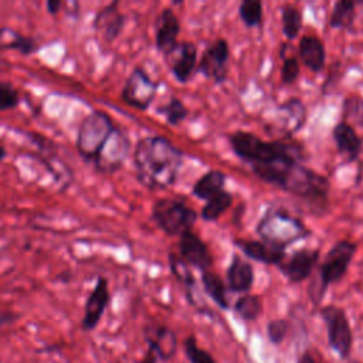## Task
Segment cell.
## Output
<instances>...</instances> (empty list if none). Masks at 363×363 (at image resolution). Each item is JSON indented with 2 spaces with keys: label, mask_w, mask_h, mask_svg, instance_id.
Here are the masks:
<instances>
[{
  "label": "cell",
  "mask_w": 363,
  "mask_h": 363,
  "mask_svg": "<svg viewBox=\"0 0 363 363\" xmlns=\"http://www.w3.org/2000/svg\"><path fill=\"white\" fill-rule=\"evenodd\" d=\"M133 163L138 180L150 190H160L176 182L183 153L164 136H146L136 143Z\"/></svg>",
  "instance_id": "6da1fadb"
},
{
  "label": "cell",
  "mask_w": 363,
  "mask_h": 363,
  "mask_svg": "<svg viewBox=\"0 0 363 363\" xmlns=\"http://www.w3.org/2000/svg\"><path fill=\"white\" fill-rule=\"evenodd\" d=\"M252 172L268 184H274L316 206L323 207L326 204L328 179L301 163L252 164Z\"/></svg>",
  "instance_id": "7a4b0ae2"
},
{
  "label": "cell",
  "mask_w": 363,
  "mask_h": 363,
  "mask_svg": "<svg viewBox=\"0 0 363 363\" xmlns=\"http://www.w3.org/2000/svg\"><path fill=\"white\" fill-rule=\"evenodd\" d=\"M233 152L242 160L252 164L268 163H301L303 160V147L291 139L264 140L245 130H237L228 135Z\"/></svg>",
  "instance_id": "3957f363"
},
{
  "label": "cell",
  "mask_w": 363,
  "mask_h": 363,
  "mask_svg": "<svg viewBox=\"0 0 363 363\" xmlns=\"http://www.w3.org/2000/svg\"><path fill=\"white\" fill-rule=\"evenodd\" d=\"M257 233L262 241L282 250L311 234L301 218L291 216L282 207H269L259 220Z\"/></svg>",
  "instance_id": "277c9868"
},
{
  "label": "cell",
  "mask_w": 363,
  "mask_h": 363,
  "mask_svg": "<svg viewBox=\"0 0 363 363\" xmlns=\"http://www.w3.org/2000/svg\"><path fill=\"white\" fill-rule=\"evenodd\" d=\"M152 218L164 234L182 235L191 231L197 213L179 199L162 197L152 207Z\"/></svg>",
  "instance_id": "5b68a950"
},
{
  "label": "cell",
  "mask_w": 363,
  "mask_h": 363,
  "mask_svg": "<svg viewBox=\"0 0 363 363\" xmlns=\"http://www.w3.org/2000/svg\"><path fill=\"white\" fill-rule=\"evenodd\" d=\"M115 129L111 116L104 111L86 115L78 129L77 150L88 162H94L108 136Z\"/></svg>",
  "instance_id": "8992f818"
},
{
  "label": "cell",
  "mask_w": 363,
  "mask_h": 363,
  "mask_svg": "<svg viewBox=\"0 0 363 363\" xmlns=\"http://www.w3.org/2000/svg\"><path fill=\"white\" fill-rule=\"evenodd\" d=\"M357 245L349 240H340L337 241L325 255L323 262L320 265V286L318 291V296H316V302L325 295L326 288L333 284L337 282L339 279H342L345 277V274L347 272L349 264L353 258V255L356 254Z\"/></svg>",
  "instance_id": "52a82bcc"
},
{
  "label": "cell",
  "mask_w": 363,
  "mask_h": 363,
  "mask_svg": "<svg viewBox=\"0 0 363 363\" xmlns=\"http://www.w3.org/2000/svg\"><path fill=\"white\" fill-rule=\"evenodd\" d=\"M326 323L329 345L342 359H347L352 349V329L345 311L335 305L323 306L320 311Z\"/></svg>",
  "instance_id": "ba28073f"
},
{
  "label": "cell",
  "mask_w": 363,
  "mask_h": 363,
  "mask_svg": "<svg viewBox=\"0 0 363 363\" xmlns=\"http://www.w3.org/2000/svg\"><path fill=\"white\" fill-rule=\"evenodd\" d=\"M156 91L157 84L147 75L143 68L136 67L129 74L121 96L126 105L145 111L153 102Z\"/></svg>",
  "instance_id": "9c48e42d"
},
{
  "label": "cell",
  "mask_w": 363,
  "mask_h": 363,
  "mask_svg": "<svg viewBox=\"0 0 363 363\" xmlns=\"http://www.w3.org/2000/svg\"><path fill=\"white\" fill-rule=\"evenodd\" d=\"M130 149V140L125 132L115 126L112 133L105 140L95 160V169L102 173H113L122 167Z\"/></svg>",
  "instance_id": "30bf717a"
},
{
  "label": "cell",
  "mask_w": 363,
  "mask_h": 363,
  "mask_svg": "<svg viewBox=\"0 0 363 363\" xmlns=\"http://www.w3.org/2000/svg\"><path fill=\"white\" fill-rule=\"evenodd\" d=\"M228 55V43L224 38H217L206 47L196 69L206 78L213 79L216 84H221L227 78Z\"/></svg>",
  "instance_id": "8fae6325"
},
{
  "label": "cell",
  "mask_w": 363,
  "mask_h": 363,
  "mask_svg": "<svg viewBox=\"0 0 363 363\" xmlns=\"http://www.w3.org/2000/svg\"><path fill=\"white\" fill-rule=\"evenodd\" d=\"M318 259L319 251L302 248L292 252L289 257H285L278 267L289 282L298 284L305 281L312 274Z\"/></svg>",
  "instance_id": "7c38bea8"
},
{
  "label": "cell",
  "mask_w": 363,
  "mask_h": 363,
  "mask_svg": "<svg viewBox=\"0 0 363 363\" xmlns=\"http://www.w3.org/2000/svg\"><path fill=\"white\" fill-rule=\"evenodd\" d=\"M108 303H109L108 281L105 277H98L96 284H95L94 289L91 291V294L88 295V299L85 303L84 318H82V323H81L84 330L89 332L98 326Z\"/></svg>",
  "instance_id": "4fadbf2b"
},
{
  "label": "cell",
  "mask_w": 363,
  "mask_h": 363,
  "mask_svg": "<svg viewBox=\"0 0 363 363\" xmlns=\"http://www.w3.org/2000/svg\"><path fill=\"white\" fill-rule=\"evenodd\" d=\"M170 65L174 78L184 84L190 79L197 68V48L193 43H182L164 57Z\"/></svg>",
  "instance_id": "5bb4252c"
},
{
  "label": "cell",
  "mask_w": 363,
  "mask_h": 363,
  "mask_svg": "<svg viewBox=\"0 0 363 363\" xmlns=\"http://www.w3.org/2000/svg\"><path fill=\"white\" fill-rule=\"evenodd\" d=\"M179 250L186 264H190L201 271H207L213 264V257L208 247L193 231H187L180 235Z\"/></svg>",
  "instance_id": "9a60e30c"
},
{
  "label": "cell",
  "mask_w": 363,
  "mask_h": 363,
  "mask_svg": "<svg viewBox=\"0 0 363 363\" xmlns=\"http://www.w3.org/2000/svg\"><path fill=\"white\" fill-rule=\"evenodd\" d=\"M125 26V16L119 11L118 3L101 9L94 20V30L104 44L113 43Z\"/></svg>",
  "instance_id": "2e32d148"
},
{
  "label": "cell",
  "mask_w": 363,
  "mask_h": 363,
  "mask_svg": "<svg viewBox=\"0 0 363 363\" xmlns=\"http://www.w3.org/2000/svg\"><path fill=\"white\" fill-rule=\"evenodd\" d=\"M180 33V23L176 14L170 9H163L156 20L155 41L156 48L166 57L177 45V37Z\"/></svg>",
  "instance_id": "e0dca14e"
},
{
  "label": "cell",
  "mask_w": 363,
  "mask_h": 363,
  "mask_svg": "<svg viewBox=\"0 0 363 363\" xmlns=\"http://www.w3.org/2000/svg\"><path fill=\"white\" fill-rule=\"evenodd\" d=\"M234 244L244 252L245 257L268 265H279L286 257L285 250L274 247L262 240L258 241V240L237 238L234 240Z\"/></svg>",
  "instance_id": "ac0fdd59"
},
{
  "label": "cell",
  "mask_w": 363,
  "mask_h": 363,
  "mask_svg": "<svg viewBox=\"0 0 363 363\" xmlns=\"http://www.w3.org/2000/svg\"><path fill=\"white\" fill-rule=\"evenodd\" d=\"M332 135L337 152L343 156V159L347 163L354 162L362 152V138L357 135L356 129L347 122L342 121L333 128Z\"/></svg>",
  "instance_id": "d6986e66"
},
{
  "label": "cell",
  "mask_w": 363,
  "mask_h": 363,
  "mask_svg": "<svg viewBox=\"0 0 363 363\" xmlns=\"http://www.w3.org/2000/svg\"><path fill=\"white\" fill-rule=\"evenodd\" d=\"M299 60L313 72H320L325 67V45L316 35H303L298 44Z\"/></svg>",
  "instance_id": "ffe728a7"
},
{
  "label": "cell",
  "mask_w": 363,
  "mask_h": 363,
  "mask_svg": "<svg viewBox=\"0 0 363 363\" xmlns=\"http://www.w3.org/2000/svg\"><path fill=\"white\" fill-rule=\"evenodd\" d=\"M228 288L234 292H248L254 284V269L251 262L234 255L227 269Z\"/></svg>",
  "instance_id": "44dd1931"
},
{
  "label": "cell",
  "mask_w": 363,
  "mask_h": 363,
  "mask_svg": "<svg viewBox=\"0 0 363 363\" xmlns=\"http://www.w3.org/2000/svg\"><path fill=\"white\" fill-rule=\"evenodd\" d=\"M146 340L149 347H152L157 357L162 360H169L173 357L177 346L176 335L164 326H152L146 332Z\"/></svg>",
  "instance_id": "7402d4cb"
},
{
  "label": "cell",
  "mask_w": 363,
  "mask_h": 363,
  "mask_svg": "<svg viewBox=\"0 0 363 363\" xmlns=\"http://www.w3.org/2000/svg\"><path fill=\"white\" fill-rule=\"evenodd\" d=\"M282 118V129L286 135L299 130L306 119V108L298 98H291L278 106Z\"/></svg>",
  "instance_id": "603a6c76"
},
{
  "label": "cell",
  "mask_w": 363,
  "mask_h": 363,
  "mask_svg": "<svg viewBox=\"0 0 363 363\" xmlns=\"http://www.w3.org/2000/svg\"><path fill=\"white\" fill-rule=\"evenodd\" d=\"M14 50L23 55H30L38 50L34 38L20 34L10 27H0V51Z\"/></svg>",
  "instance_id": "cb8c5ba5"
},
{
  "label": "cell",
  "mask_w": 363,
  "mask_h": 363,
  "mask_svg": "<svg viewBox=\"0 0 363 363\" xmlns=\"http://www.w3.org/2000/svg\"><path fill=\"white\" fill-rule=\"evenodd\" d=\"M225 184V174L220 170H210L204 173L193 186V196L201 200H208L214 194L223 190Z\"/></svg>",
  "instance_id": "d4e9b609"
},
{
  "label": "cell",
  "mask_w": 363,
  "mask_h": 363,
  "mask_svg": "<svg viewBox=\"0 0 363 363\" xmlns=\"http://www.w3.org/2000/svg\"><path fill=\"white\" fill-rule=\"evenodd\" d=\"M231 204H233L231 193L221 190L207 200V203L201 208L200 216L206 221H216L231 207Z\"/></svg>",
  "instance_id": "484cf974"
},
{
  "label": "cell",
  "mask_w": 363,
  "mask_h": 363,
  "mask_svg": "<svg viewBox=\"0 0 363 363\" xmlns=\"http://www.w3.org/2000/svg\"><path fill=\"white\" fill-rule=\"evenodd\" d=\"M201 282L206 294L223 309H228V299L225 294V285L223 279L213 271H203Z\"/></svg>",
  "instance_id": "4316f807"
},
{
  "label": "cell",
  "mask_w": 363,
  "mask_h": 363,
  "mask_svg": "<svg viewBox=\"0 0 363 363\" xmlns=\"http://www.w3.org/2000/svg\"><path fill=\"white\" fill-rule=\"evenodd\" d=\"M356 3L353 1H346L340 0L335 3L333 11L330 14V27L332 28H339V30H346L353 26L354 17H356Z\"/></svg>",
  "instance_id": "83f0119b"
},
{
  "label": "cell",
  "mask_w": 363,
  "mask_h": 363,
  "mask_svg": "<svg viewBox=\"0 0 363 363\" xmlns=\"http://www.w3.org/2000/svg\"><path fill=\"white\" fill-rule=\"evenodd\" d=\"M282 14V31L288 40L298 37L302 27V11L295 6L285 4L281 9Z\"/></svg>",
  "instance_id": "f1b7e54d"
},
{
  "label": "cell",
  "mask_w": 363,
  "mask_h": 363,
  "mask_svg": "<svg viewBox=\"0 0 363 363\" xmlns=\"http://www.w3.org/2000/svg\"><path fill=\"white\" fill-rule=\"evenodd\" d=\"M234 311L241 319L251 322L259 316V313L262 311V303H261L259 296L247 294L237 299V302L234 303Z\"/></svg>",
  "instance_id": "f546056e"
},
{
  "label": "cell",
  "mask_w": 363,
  "mask_h": 363,
  "mask_svg": "<svg viewBox=\"0 0 363 363\" xmlns=\"http://www.w3.org/2000/svg\"><path fill=\"white\" fill-rule=\"evenodd\" d=\"M169 259H170V268H172L173 275L186 286L187 298H189V301H190V303H191V299H193V288H194V284H196L191 271L189 269L187 264H186L182 258L176 257L174 254H170V255H169Z\"/></svg>",
  "instance_id": "4dcf8cb0"
},
{
  "label": "cell",
  "mask_w": 363,
  "mask_h": 363,
  "mask_svg": "<svg viewBox=\"0 0 363 363\" xmlns=\"http://www.w3.org/2000/svg\"><path fill=\"white\" fill-rule=\"evenodd\" d=\"M157 112L162 113V115L164 116L166 122H167L169 125H172V126L179 125L180 122H183V121L189 116V109H187V108L184 106V104H183L179 98H176V96L170 98V101H169L166 105L157 108Z\"/></svg>",
  "instance_id": "1f68e13d"
},
{
  "label": "cell",
  "mask_w": 363,
  "mask_h": 363,
  "mask_svg": "<svg viewBox=\"0 0 363 363\" xmlns=\"http://www.w3.org/2000/svg\"><path fill=\"white\" fill-rule=\"evenodd\" d=\"M238 14L247 27H259L262 23V3L258 0H244L240 4Z\"/></svg>",
  "instance_id": "d6a6232c"
},
{
  "label": "cell",
  "mask_w": 363,
  "mask_h": 363,
  "mask_svg": "<svg viewBox=\"0 0 363 363\" xmlns=\"http://www.w3.org/2000/svg\"><path fill=\"white\" fill-rule=\"evenodd\" d=\"M345 122L357 126H363V98L359 95H350L343 102Z\"/></svg>",
  "instance_id": "836d02e7"
},
{
  "label": "cell",
  "mask_w": 363,
  "mask_h": 363,
  "mask_svg": "<svg viewBox=\"0 0 363 363\" xmlns=\"http://www.w3.org/2000/svg\"><path fill=\"white\" fill-rule=\"evenodd\" d=\"M184 352L190 363H216V360L208 352L199 347L194 336H189L184 340Z\"/></svg>",
  "instance_id": "e575fe53"
},
{
  "label": "cell",
  "mask_w": 363,
  "mask_h": 363,
  "mask_svg": "<svg viewBox=\"0 0 363 363\" xmlns=\"http://www.w3.org/2000/svg\"><path fill=\"white\" fill-rule=\"evenodd\" d=\"M20 102L18 91L7 81H0V111L6 112L16 108Z\"/></svg>",
  "instance_id": "d590c367"
},
{
  "label": "cell",
  "mask_w": 363,
  "mask_h": 363,
  "mask_svg": "<svg viewBox=\"0 0 363 363\" xmlns=\"http://www.w3.org/2000/svg\"><path fill=\"white\" fill-rule=\"evenodd\" d=\"M289 323L285 319H274L267 325V335L271 343L279 345L288 335Z\"/></svg>",
  "instance_id": "8d00e7d4"
},
{
  "label": "cell",
  "mask_w": 363,
  "mask_h": 363,
  "mask_svg": "<svg viewBox=\"0 0 363 363\" xmlns=\"http://www.w3.org/2000/svg\"><path fill=\"white\" fill-rule=\"evenodd\" d=\"M299 75V61L295 57H284L281 68V81L284 84H292Z\"/></svg>",
  "instance_id": "74e56055"
},
{
  "label": "cell",
  "mask_w": 363,
  "mask_h": 363,
  "mask_svg": "<svg viewBox=\"0 0 363 363\" xmlns=\"http://www.w3.org/2000/svg\"><path fill=\"white\" fill-rule=\"evenodd\" d=\"M61 7H64V3L60 0H48L45 3V9H47L48 14H51V16H57L60 13Z\"/></svg>",
  "instance_id": "f35d334b"
},
{
  "label": "cell",
  "mask_w": 363,
  "mask_h": 363,
  "mask_svg": "<svg viewBox=\"0 0 363 363\" xmlns=\"http://www.w3.org/2000/svg\"><path fill=\"white\" fill-rule=\"evenodd\" d=\"M157 354H156V352L152 349V347H149L147 349V353L145 354V357H143V360L140 362V363H157Z\"/></svg>",
  "instance_id": "ab89813d"
},
{
  "label": "cell",
  "mask_w": 363,
  "mask_h": 363,
  "mask_svg": "<svg viewBox=\"0 0 363 363\" xmlns=\"http://www.w3.org/2000/svg\"><path fill=\"white\" fill-rule=\"evenodd\" d=\"M298 363H318V362H316L315 356L312 354V352H305L299 356Z\"/></svg>",
  "instance_id": "60d3db41"
},
{
  "label": "cell",
  "mask_w": 363,
  "mask_h": 363,
  "mask_svg": "<svg viewBox=\"0 0 363 363\" xmlns=\"http://www.w3.org/2000/svg\"><path fill=\"white\" fill-rule=\"evenodd\" d=\"M6 156H7V150H6V147L3 145H0V162H3Z\"/></svg>",
  "instance_id": "b9f144b4"
},
{
  "label": "cell",
  "mask_w": 363,
  "mask_h": 363,
  "mask_svg": "<svg viewBox=\"0 0 363 363\" xmlns=\"http://www.w3.org/2000/svg\"><path fill=\"white\" fill-rule=\"evenodd\" d=\"M349 363H360V362H357V360H352V362H349Z\"/></svg>",
  "instance_id": "7bdbcfd3"
}]
</instances>
